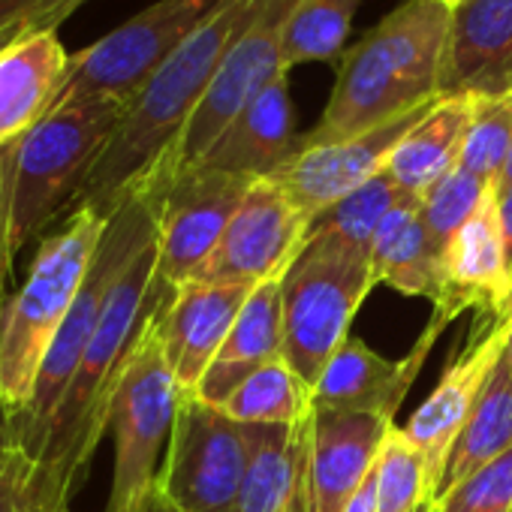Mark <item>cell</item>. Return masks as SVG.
I'll use <instances>...</instances> for the list:
<instances>
[{
    "mask_svg": "<svg viewBox=\"0 0 512 512\" xmlns=\"http://www.w3.org/2000/svg\"><path fill=\"white\" fill-rule=\"evenodd\" d=\"M169 296L157 287V238L148 241L115 281L97 332L70 380L46 434L37 467L40 512L67 509L109 431L112 395L151 311Z\"/></svg>",
    "mask_w": 512,
    "mask_h": 512,
    "instance_id": "1",
    "label": "cell"
},
{
    "mask_svg": "<svg viewBox=\"0 0 512 512\" xmlns=\"http://www.w3.org/2000/svg\"><path fill=\"white\" fill-rule=\"evenodd\" d=\"M452 10L440 0H404L344 49L326 112L299 145L377 130L440 100Z\"/></svg>",
    "mask_w": 512,
    "mask_h": 512,
    "instance_id": "2",
    "label": "cell"
},
{
    "mask_svg": "<svg viewBox=\"0 0 512 512\" xmlns=\"http://www.w3.org/2000/svg\"><path fill=\"white\" fill-rule=\"evenodd\" d=\"M250 10L253 0H223L208 22L148 79L130 100L73 208L85 205L112 217L124 196L172 157Z\"/></svg>",
    "mask_w": 512,
    "mask_h": 512,
    "instance_id": "3",
    "label": "cell"
},
{
    "mask_svg": "<svg viewBox=\"0 0 512 512\" xmlns=\"http://www.w3.org/2000/svg\"><path fill=\"white\" fill-rule=\"evenodd\" d=\"M109 217L94 208H73L49 232L25 275V284L0 308V398L13 419L28 410L46 356L61 335Z\"/></svg>",
    "mask_w": 512,
    "mask_h": 512,
    "instance_id": "4",
    "label": "cell"
},
{
    "mask_svg": "<svg viewBox=\"0 0 512 512\" xmlns=\"http://www.w3.org/2000/svg\"><path fill=\"white\" fill-rule=\"evenodd\" d=\"M127 103L112 97L58 103L19 145L13 178V250L16 256L70 214L91 169L115 136Z\"/></svg>",
    "mask_w": 512,
    "mask_h": 512,
    "instance_id": "5",
    "label": "cell"
},
{
    "mask_svg": "<svg viewBox=\"0 0 512 512\" xmlns=\"http://www.w3.org/2000/svg\"><path fill=\"white\" fill-rule=\"evenodd\" d=\"M154 238H157V196L151 187L139 184L112 211L106 232L100 238V247L94 253V263L88 269V278L79 290V299L46 356L34 398H31L28 410L13 419L10 434L22 446H28L37 458L43 452L52 419L64 401V392H67L70 380L76 377L79 362L97 332V323L103 317V308L109 302L115 281L121 278V272L127 269L133 256Z\"/></svg>",
    "mask_w": 512,
    "mask_h": 512,
    "instance_id": "6",
    "label": "cell"
},
{
    "mask_svg": "<svg viewBox=\"0 0 512 512\" xmlns=\"http://www.w3.org/2000/svg\"><path fill=\"white\" fill-rule=\"evenodd\" d=\"M371 253L308 232L299 256L281 278L284 359L311 386L350 338V323L374 290Z\"/></svg>",
    "mask_w": 512,
    "mask_h": 512,
    "instance_id": "7",
    "label": "cell"
},
{
    "mask_svg": "<svg viewBox=\"0 0 512 512\" xmlns=\"http://www.w3.org/2000/svg\"><path fill=\"white\" fill-rule=\"evenodd\" d=\"M157 308L151 311L136 347L130 350L112 395L109 428L115 440V470L106 512L145 509L148 497L157 488L160 452L163 446H169L175 416L184 398V389L178 386L157 338Z\"/></svg>",
    "mask_w": 512,
    "mask_h": 512,
    "instance_id": "8",
    "label": "cell"
},
{
    "mask_svg": "<svg viewBox=\"0 0 512 512\" xmlns=\"http://www.w3.org/2000/svg\"><path fill=\"white\" fill-rule=\"evenodd\" d=\"M223 0H157L139 16L73 55L61 103L112 97L130 100L208 22Z\"/></svg>",
    "mask_w": 512,
    "mask_h": 512,
    "instance_id": "9",
    "label": "cell"
},
{
    "mask_svg": "<svg viewBox=\"0 0 512 512\" xmlns=\"http://www.w3.org/2000/svg\"><path fill=\"white\" fill-rule=\"evenodd\" d=\"M302 0H253V10L226 52L208 94L193 112L172 157L148 178H163L187 169L205 157L232 118L260 94L278 73H284V40ZM145 178V181H148Z\"/></svg>",
    "mask_w": 512,
    "mask_h": 512,
    "instance_id": "10",
    "label": "cell"
},
{
    "mask_svg": "<svg viewBox=\"0 0 512 512\" xmlns=\"http://www.w3.org/2000/svg\"><path fill=\"white\" fill-rule=\"evenodd\" d=\"M247 458V425L184 392L157 488L175 512H235Z\"/></svg>",
    "mask_w": 512,
    "mask_h": 512,
    "instance_id": "11",
    "label": "cell"
},
{
    "mask_svg": "<svg viewBox=\"0 0 512 512\" xmlns=\"http://www.w3.org/2000/svg\"><path fill=\"white\" fill-rule=\"evenodd\" d=\"M142 184L157 196V287L172 293L205 266L253 181L190 166Z\"/></svg>",
    "mask_w": 512,
    "mask_h": 512,
    "instance_id": "12",
    "label": "cell"
},
{
    "mask_svg": "<svg viewBox=\"0 0 512 512\" xmlns=\"http://www.w3.org/2000/svg\"><path fill=\"white\" fill-rule=\"evenodd\" d=\"M311 223L272 178L253 181L220 244L193 281L263 284L281 281L299 256Z\"/></svg>",
    "mask_w": 512,
    "mask_h": 512,
    "instance_id": "13",
    "label": "cell"
},
{
    "mask_svg": "<svg viewBox=\"0 0 512 512\" xmlns=\"http://www.w3.org/2000/svg\"><path fill=\"white\" fill-rule=\"evenodd\" d=\"M431 106L407 112V115H401L377 130L359 133V136L317 142V145L296 142V154L278 175H272V181H278L284 187L290 202L311 223L329 205L341 202L347 193H353L356 187H362L365 181L380 175L386 169L392 151L398 148V142L410 133V127Z\"/></svg>",
    "mask_w": 512,
    "mask_h": 512,
    "instance_id": "14",
    "label": "cell"
},
{
    "mask_svg": "<svg viewBox=\"0 0 512 512\" xmlns=\"http://www.w3.org/2000/svg\"><path fill=\"white\" fill-rule=\"evenodd\" d=\"M446 326L449 323L434 314L428 329L419 335L416 347L404 359H386L365 341L347 338L314 386V410L371 413L395 422L398 407L404 404L416 374L422 371L431 347L437 344V335Z\"/></svg>",
    "mask_w": 512,
    "mask_h": 512,
    "instance_id": "15",
    "label": "cell"
},
{
    "mask_svg": "<svg viewBox=\"0 0 512 512\" xmlns=\"http://www.w3.org/2000/svg\"><path fill=\"white\" fill-rule=\"evenodd\" d=\"M250 293V284L187 281L160 302L157 338L184 392L199 386Z\"/></svg>",
    "mask_w": 512,
    "mask_h": 512,
    "instance_id": "16",
    "label": "cell"
},
{
    "mask_svg": "<svg viewBox=\"0 0 512 512\" xmlns=\"http://www.w3.org/2000/svg\"><path fill=\"white\" fill-rule=\"evenodd\" d=\"M509 287L512 275L497 223V199L488 193L476 214L449 238L440 253V299L434 302V314L446 323L464 311L497 320Z\"/></svg>",
    "mask_w": 512,
    "mask_h": 512,
    "instance_id": "17",
    "label": "cell"
},
{
    "mask_svg": "<svg viewBox=\"0 0 512 512\" xmlns=\"http://www.w3.org/2000/svg\"><path fill=\"white\" fill-rule=\"evenodd\" d=\"M392 425L371 413L314 410L308 422L311 512H344L350 506L371 476Z\"/></svg>",
    "mask_w": 512,
    "mask_h": 512,
    "instance_id": "18",
    "label": "cell"
},
{
    "mask_svg": "<svg viewBox=\"0 0 512 512\" xmlns=\"http://www.w3.org/2000/svg\"><path fill=\"white\" fill-rule=\"evenodd\" d=\"M512 94V0H467L452 10L440 97Z\"/></svg>",
    "mask_w": 512,
    "mask_h": 512,
    "instance_id": "19",
    "label": "cell"
},
{
    "mask_svg": "<svg viewBox=\"0 0 512 512\" xmlns=\"http://www.w3.org/2000/svg\"><path fill=\"white\" fill-rule=\"evenodd\" d=\"M296 142L299 136L290 103V70H284L232 118L220 139L193 166L244 181H263L290 163Z\"/></svg>",
    "mask_w": 512,
    "mask_h": 512,
    "instance_id": "20",
    "label": "cell"
},
{
    "mask_svg": "<svg viewBox=\"0 0 512 512\" xmlns=\"http://www.w3.org/2000/svg\"><path fill=\"white\" fill-rule=\"evenodd\" d=\"M506 335H509V323H500V320H491L485 332H473V344L455 362H449L434 392L413 410V416L404 425L407 437L428 458L434 488H437L440 470L449 458V449L458 431L464 428L491 368L503 356Z\"/></svg>",
    "mask_w": 512,
    "mask_h": 512,
    "instance_id": "21",
    "label": "cell"
},
{
    "mask_svg": "<svg viewBox=\"0 0 512 512\" xmlns=\"http://www.w3.org/2000/svg\"><path fill=\"white\" fill-rule=\"evenodd\" d=\"M70 67L58 28L28 31L0 52V148L22 142L61 103Z\"/></svg>",
    "mask_w": 512,
    "mask_h": 512,
    "instance_id": "22",
    "label": "cell"
},
{
    "mask_svg": "<svg viewBox=\"0 0 512 512\" xmlns=\"http://www.w3.org/2000/svg\"><path fill=\"white\" fill-rule=\"evenodd\" d=\"M284 356V311L281 281L256 284L241 314L235 317L223 347L193 389L196 398L220 407L253 371Z\"/></svg>",
    "mask_w": 512,
    "mask_h": 512,
    "instance_id": "23",
    "label": "cell"
},
{
    "mask_svg": "<svg viewBox=\"0 0 512 512\" xmlns=\"http://www.w3.org/2000/svg\"><path fill=\"white\" fill-rule=\"evenodd\" d=\"M247 440L235 512H311L308 425H247Z\"/></svg>",
    "mask_w": 512,
    "mask_h": 512,
    "instance_id": "24",
    "label": "cell"
},
{
    "mask_svg": "<svg viewBox=\"0 0 512 512\" xmlns=\"http://www.w3.org/2000/svg\"><path fill=\"white\" fill-rule=\"evenodd\" d=\"M371 269L377 284H389L410 299H440V247L425 229L422 199L404 196L380 223L371 244Z\"/></svg>",
    "mask_w": 512,
    "mask_h": 512,
    "instance_id": "25",
    "label": "cell"
},
{
    "mask_svg": "<svg viewBox=\"0 0 512 512\" xmlns=\"http://www.w3.org/2000/svg\"><path fill=\"white\" fill-rule=\"evenodd\" d=\"M473 115V97H440L398 142L392 151L386 172L395 184L410 193H428L446 172H452L461 160L464 136Z\"/></svg>",
    "mask_w": 512,
    "mask_h": 512,
    "instance_id": "26",
    "label": "cell"
},
{
    "mask_svg": "<svg viewBox=\"0 0 512 512\" xmlns=\"http://www.w3.org/2000/svg\"><path fill=\"white\" fill-rule=\"evenodd\" d=\"M512 449V371L509 362L500 356L491 368L464 428L458 431L449 458L440 470L434 497L455 488L461 479L494 461L497 455ZM431 497V500H434Z\"/></svg>",
    "mask_w": 512,
    "mask_h": 512,
    "instance_id": "27",
    "label": "cell"
},
{
    "mask_svg": "<svg viewBox=\"0 0 512 512\" xmlns=\"http://www.w3.org/2000/svg\"><path fill=\"white\" fill-rule=\"evenodd\" d=\"M220 410L241 425H308L314 416V392L281 356L253 371Z\"/></svg>",
    "mask_w": 512,
    "mask_h": 512,
    "instance_id": "28",
    "label": "cell"
},
{
    "mask_svg": "<svg viewBox=\"0 0 512 512\" xmlns=\"http://www.w3.org/2000/svg\"><path fill=\"white\" fill-rule=\"evenodd\" d=\"M404 196L407 193L383 169L380 175H374L371 181H365L362 187H356L353 193H347L341 202H335L323 214H317L311 220V229L308 232H320V235L335 238L344 247L371 253V244H374V235H377L380 223L386 220V214Z\"/></svg>",
    "mask_w": 512,
    "mask_h": 512,
    "instance_id": "29",
    "label": "cell"
},
{
    "mask_svg": "<svg viewBox=\"0 0 512 512\" xmlns=\"http://www.w3.org/2000/svg\"><path fill=\"white\" fill-rule=\"evenodd\" d=\"M374 482L377 512H416L434 497L428 458L398 425H392L383 437L374 464Z\"/></svg>",
    "mask_w": 512,
    "mask_h": 512,
    "instance_id": "30",
    "label": "cell"
},
{
    "mask_svg": "<svg viewBox=\"0 0 512 512\" xmlns=\"http://www.w3.org/2000/svg\"><path fill=\"white\" fill-rule=\"evenodd\" d=\"M359 4L362 0H302L284 40V67L341 61Z\"/></svg>",
    "mask_w": 512,
    "mask_h": 512,
    "instance_id": "31",
    "label": "cell"
},
{
    "mask_svg": "<svg viewBox=\"0 0 512 512\" xmlns=\"http://www.w3.org/2000/svg\"><path fill=\"white\" fill-rule=\"evenodd\" d=\"M512 148V94L473 97V115L458 166L497 187Z\"/></svg>",
    "mask_w": 512,
    "mask_h": 512,
    "instance_id": "32",
    "label": "cell"
},
{
    "mask_svg": "<svg viewBox=\"0 0 512 512\" xmlns=\"http://www.w3.org/2000/svg\"><path fill=\"white\" fill-rule=\"evenodd\" d=\"M488 193H494L491 184H485L482 178H476L467 169L455 166L428 193L419 196L422 199L425 229L434 238V244L440 247V253L449 244V238L476 214V208L485 202Z\"/></svg>",
    "mask_w": 512,
    "mask_h": 512,
    "instance_id": "33",
    "label": "cell"
},
{
    "mask_svg": "<svg viewBox=\"0 0 512 512\" xmlns=\"http://www.w3.org/2000/svg\"><path fill=\"white\" fill-rule=\"evenodd\" d=\"M431 512H512V449L434 497Z\"/></svg>",
    "mask_w": 512,
    "mask_h": 512,
    "instance_id": "34",
    "label": "cell"
},
{
    "mask_svg": "<svg viewBox=\"0 0 512 512\" xmlns=\"http://www.w3.org/2000/svg\"><path fill=\"white\" fill-rule=\"evenodd\" d=\"M37 455L13 434L0 437V512H40Z\"/></svg>",
    "mask_w": 512,
    "mask_h": 512,
    "instance_id": "35",
    "label": "cell"
},
{
    "mask_svg": "<svg viewBox=\"0 0 512 512\" xmlns=\"http://www.w3.org/2000/svg\"><path fill=\"white\" fill-rule=\"evenodd\" d=\"M88 0H0V34L16 28H61Z\"/></svg>",
    "mask_w": 512,
    "mask_h": 512,
    "instance_id": "36",
    "label": "cell"
},
{
    "mask_svg": "<svg viewBox=\"0 0 512 512\" xmlns=\"http://www.w3.org/2000/svg\"><path fill=\"white\" fill-rule=\"evenodd\" d=\"M19 145V142H16ZM16 145L0 148V308L10 299L7 287L16 266L13 250V178H16Z\"/></svg>",
    "mask_w": 512,
    "mask_h": 512,
    "instance_id": "37",
    "label": "cell"
},
{
    "mask_svg": "<svg viewBox=\"0 0 512 512\" xmlns=\"http://www.w3.org/2000/svg\"><path fill=\"white\" fill-rule=\"evenodd\" d=\"M494 199H497V223H500V238L506 250V266L512 275V187L494 190Z\"/></svg>",
    "mask_w": 512,
    "mask_h": 512,
    "instance_id": "38",
    "label": "cell"
},
{
    "mask_svg": "<svg viewBox=\"0 0 512 512\" xmlns=\"http://www.w3.org/2000/svg\"><path fill=\"white\" fill-rule=\"evenodd\" d=\"M344 512H377V482H374V470L365 479V485L359 488V494L350 500V506Z\"/></svg>",
    "mask_w": 512,
    "mask_h": 512,
    "instance_id": "39",
    "label": "cell"
},
{
    "mask_svg": "<svg viewBox=\"0 0 512 512\" xmlns=\"http://www.w3.org/2000/svg\"><path fill=\"white\" fill-rule=\"evenodd\" d=\"M142 512H175L169 503H166V497L160 494V488H154V494L148 497V503H145V509Z\"/></svg>",
    "mask_w": 512,
    "mask_h": 512,
    "instance_id": "40",
    "label": "cell"
},
{
    "mask_svg": "<svg viewBox=\"0 0 512 512\" xmlns=\"http://www.w3.org/2000/svg\"><path fill=\"white\" fill-rule=\"evenodd\" d=\"M10 428H13V413L7 410L4 398H0V437H7V434H10Z\"/></svg>",
    "mask_w": 512,
    "mask_h": 512,
    "instance_id": "41",
    "label": "cell"
},
{
    "mask_svg": "<svg viewBox=\"0 0 512 512\" xmlns=\"http://www.w3.org/2000/svg\"><path fill=\"white\" fill-rule=\"evenodd\" d=\"M28 31H43V28H16V31H7V34H0V52H4L13 40H19L22 34H28Z\"/></svg>",
    "mask_w": 512,
    "mask_h": 512,
    "instance_id": "42",
    "label": "cell"
},
{
    "mask_svg": "<svg viewBox=\"0 0 512 512\" xmlns=\"http://www.w3.org/2000/svg\"><path fill=\"white\" fill-rule=\"evenodd\" d=\"M500 187H512V148H509V157H506L503 175H500V181H497V187H494V190H500Z\"/></svg>",
    "mask_w": 512,
    "mask_h": 512,
    "instance_id": "43",
    "label": "cell"
},
{
    "mask_svg": "<svg viewBox=\"0 0 512 512\" xmlns=\"http://www.w3.org/2000/svg\"><path fill=\"white\" fill-rule=\"evenodd\" d=\"M497 320H500V323H512V287H509V296H506V302H503Z\"/></svg>",
    "mask_w": 512,
    "mask_h": 512,
    "instance_id": "44",
    "label": "cell"
},
{
    "mask_svg": "<svg viewBox=\"0 0 512 512\" xmlns=\"http://www.w3.org/2000/svg\"><path fill=\"white\" fill-rule=\"evenodd\" d=\"M503 359L509 362V371H512V323H509V335H506V347H503Z\"/></svg>",
    "mask_w": 512,
    "mask_h": 512,
    "instance_id": "45",
    "label": "cell"
},
{
    "mask_svg": "<svg viewBox=\"0 0 512 512\" xmlns=\"http://www.w3.org/2000/svg\"><path fill=\"white\" fill-rule=\"evenodd\" d=\"M440 4H443V7H449V10H458L461 4H467V0H440Z\"/></svg>",
    "mask_w": 512,
    "mask_h": 512,
    "instance_id": "46",
    "label": "cell"
},
{
    "mask_svg": "<svg viewBox=\"0 0 512 512\" xmlns=\"http://www.w3.org/2000/svg\"><path fill=\"white\" fill-rule=\"evenodd\" d=\"M416 512H431V500H428V503H425V506H419V509H416Z\"/></svg>",
    "mask_w": 512,
    "mask_h": 512,
    "instance_id": "47",
    "label": "cell"
},
{
    "mask_svg": "<svg viewBox=\"0 0 512 512\" xmlns=\"http://www.w3.org/2000/svg\"><path fill=\"white\" fill-rule=\"evenodd\" d=\"M55 512H73V509H70V506H67V509H55Z\"/></svg>",
    "mask_w": 512,
    "mask_h": 512,
    "instance_id": "48",
    "label": "cell"
}]
</instances>
